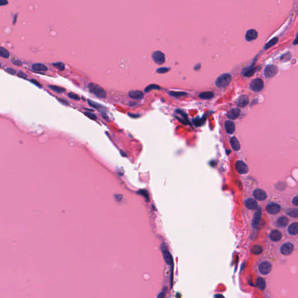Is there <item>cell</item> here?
I'll use <instances>...</instances> for the list:
<instances>
[{"mask_svg": "<svg viewBox=\"0 0 298 298\" xmlns=\"http://www.w3.org/2000/svg\"><path fill=\"white\" fill-rule=\"evenodd\" d=\"M88 87L89 89V91L96 96L97 97H99L100 98H105L107 94L105 90L101 87L100 86H99L97 84L90 83L88 85Z\"/></svg>", "mask_w": 298, "mask_h": 298, "instance_id": "6da1fadb", "label": "cell"}, {"mask_svg": "<svg viewBox=\"0 0 298 298\" xmlns=\"http://www.w3.org/2000/svg\"><path fill=\"white\" fill-rule=\"evenodd\" d=\"M232 79V76L229 73H223L219 76L215 81V85L219 88L227 87Z\"/></svg>", "mask_w": 298, "mask_h": 298, "instance_id": "7a4b0ae2", "label": "cell"}, {"mask_svg": "<svg viewBox=\"0 0 298 298\" xmlns=\"http://www.w3.org/2000/svg\"><path fill=\"white\" fill-rule=\"evenodd\" d=\"M264 87V82L260 78L253 79L250 84V89L255 92H259L261 91Z\"/></svg>", "mask_w": 298, "mask_h": 298, "instance_id": "3957f363", "label": "cell"}, {"mask_svg": "<svg viewBox=\"0 0 298 298\" xmlns=\"http://www.w3.org/2000/svg\"><path fill=\"white\" fill-rule=\"evenodd\" d=\"M152 57L155 63L159 65L163 64L165 60L164 54L160 51L153 52V53L152 54Z\"/></svg>", "mask_w": 298, "mask_h": 298, "instance_id": "277c9868", "label": "cell"}, {"mask_svg": "<svg viewBox=\"0 0 298 298\" xmlns=\"http://www.w3.org/2000/svg\"><path fill=\"white\" fill-rule=\"evenodd\" d=\"M281 207L279 205L273 203L269 204L266 207V210L268 212V213L273 215L278 214L281 211Z\"/></svg>", "mask_w": 298, "mask_h": 298, "instance_id": "5b68a950", "label": "cell"}, {"mask_svg": "<svg viewBox=\"0 0 298 298\" xmlns=\"http://www.w3.org/2000/svg\"><path fill=\"white\" fill-rule=\"evenodd\" d=\"M162 253L165 262L169 265H173V257L166 247H163L162 246Z\"/></svg>", "mask_w": 298, "mask_h": 298, "instance_id": "8992f818", "label": "cell"}, {"mask_svg": "<svg viewBox=\"0 0 298 298\" xmlns=\"http://www.w3.org/2000/svg\"><path fill=\"white\" fill-rule=\"evenodd\" d=\"M278 72V68L276 66L271 65L267 66L264 70V75L265 76L271 78L274 77Z\"/></svg>", "mask_w": 298, "mask_h": 298, "instance_id": "52a82bcc", "label": "cell"}, {"mask_svg": "<svg viewBox=\"0 0 298 298\" xmlns=\"http://www.w3.org/2000/svg\"><path fill=\"white\" fill-rule=\"evenodd\" d=\"M259 270L262 274H269L271 271V265L268 261H263L259 265Z\"/></svg>", "mask_w": 298, "mask_h": 298, "instance_id": "ba28073f", "label": "cell"}, {"mask_svg": "<svg viewBox=\"0 0 298 298\" xmlns=\"http://www.w3.org/2000/svg\"><path fill=\"white\" fill-rule=\"evenodd\" d=\"M236 170L241 174H245L248 172L247 165L242 161L239 160L235 164Z\"/></svg>", "mask_w": 298, "mask_h": 298, "instance_id": "9c48e42d", "label": "cell"}, {"mask_svg": "<svg viewBox=\"0 0 298 298\" xmlns=\"http://www.w3.org/2000/svg\"><path fill=\"white\" fill-rule=\"evenodd\" d=\"M294 246L291 243H285L281 247V252L284 255H289L293 251Z\"/></svg>", "mask_w": 298, "mask_h": 298, "instance_id": "30bf717a", "label": "cell"}, {"mask_svg": "<svg viewBox=\"0 0 298 298\" xmlns=\"http://www.w3.org/2000/svg\"><path fill=\"white\" fill-rule=\"evenodd\" d=\"M261 216V209L260 207H258L256 212L255 213L253 220H252V226L253 228H256L258 226V225L260 223V221Z\"/></svg>", "mask_w": 298, "mask_h": 298, "instance_id": "8fae6325", "label": "cell"}, {"mask_svg": "<svg viewBox=\"0 0 298 298\" xmlns=\"http://www.w3.org/2000/svg\"><path fill=\"white\" fill-rule=\"evenodd\" d=\"M245 206L249 210H256L258 209L257 201L253 199H247L245 201Z\"/></svg>", "mask_w": 298, "mask_h": 298, "instance_id": "7c38bea8", "label": "cell"}, {"mask_svg": "<svg viewBox=\"0 0 298 298\" xmlns=\"http://www.w3.org/2000/svg\"><path fill=\"white\" fill-rule=\"evenodd\" d=\"M253 196L255 198L260 201H263L267 198L266 193L261 189H256L253 192Z\"/></svg>", "mask_w": 298, "mask_h": 298, "instance_id": "4fadbf2b", "label": "cell"}, {"mask_svg": "<svg viewBox=\"0 0 298 298\" xmlns=\"http://www.w3.org/2000/svg\"><path fill=\"white\" fill-rule=\"evenodd\" d=\"M241 114V110L238 108H235L232 109L228 113L227 117L230 119H235L239 117Z\"/></svg>", "mask_w": 298, "mask_h": 298, "instance_id": "5bb4252c", "label": "cell"}, {"mask_svg": "<svg viewBox=\"0 0 298 298\" xmlns=\"http://www.w3.org/2000/svg\"><path fill=\"white\" fill-rule=\"evenodd\" d=\"M257 36H258V33L257 32V31L254 29H250V30H249L246 32L245 37H246V40L247 41H252V40L256 39Z\"/></svg>", "mask_w": 298, "mask_h": 298, "instance_id": "9a60e30c", "label": "cell"}, {"mask_svg": "<svg viewBox=\"0 0 298 298\" xmlns=\"http://www.w3.org/2000/svg\"><path fill=\"white\" fill-rule=\"evenodd\" d=\"M225 129L227 133L232 134L235 131V123L231 121H227L225 122Z\"/></svg>", "mask_w": 298, "mask_h": 298, "instance_id": "2e32d148", "label": "cell"}, {"mask_svg": "<svg viewBox=\"0 0 298 298\" xmlns=\"http://www.w3.org/2000/svg\"><path fill=\"white\" fill-rule=\"evenodd\" d=\"M129 96L133 99L139 100L143 97V93L139 90H131L129 92Z\"/></svg>", "mask_w": 298, "mask_h": 298, "instance_id": "e0dca14e", "label": "cell"}, {"mask_svg": "<svg viewBox=\"0 0 298 298\" xmlns=\"http://www.w3.org/2000/svg\"><path fill=\"white\" fill-rule=\"evenodd\" d=\"M270 238L272 241L278 242L282 238V234L278 230L273 231L270 235Z\"/></svg>", "mask_w": 298, "mask_h": 298, "instance_id": "ac0fdd59", "label": "cell"}, {"mask_svg": "<svg viewBox=\"0 0 298 298\" xmlns=\"http://www.w3.org/2000/svg\"><path fill=\"white\" fill-rule=\"evenodd\" d=\"M230 143L232 149L235 151H238L241 149V145L236 137H232L230 139Z\"/></svg>", "mask_w": 298, "mask_h": 298, "instance_id": "d6986e66", "label": "cell"}, {"mask_svg": "<svg viewBox=\"0 0 298 298\" xmlns=\"http://www.w3.org/2000/svg\"><path fill=\"white\" fill-rule=\"evenodd\" d=\"M249 103V99L246 96L242 95L240 96L237 101V105L239 107H244Z\"/></svg>", "mask_w": 298, "mask_h": 298, "instance_id": "ffe728a7", "label": "cell"}, {"mask_svg": "<svg viewBox=\"0 0 298 298\" xmlns=\"http://www.w3.org/2000/svg\"><path fill=\"white\" fill-rule=\"evenodd\" d=\"M289 222V219L286 217H281L278 219L277 221V225L278 227L284 228L285 227Z\"/></svg>", "mask_w": 298, "mask_h": 298, "instance_id": "44dd1931", "label": "cell"}, {"mask_svg": "<svg viewBox=\"0 0 298 298\" xmlns=\"http://www.w3.org/2000/svg\"><path fill=\"white\" fill-rule=\"evenodd\" d=\"M289 234L292 235H296L298 234V223H294L291 224L288 229Z\"/></svg>", "mask_w": 298, "mask_h": 298, "instance_id": "7402d4cb", "label": "cell"}, {"mask_svg": "<svg viewBox=\"0 0 298 298\" xmlns=\"http://www.w3.org/2000/svg\"><path fill=\"white\" fill-rule=\"evenodd\" d=\"M32 68L33 70L36 71H47L48 70V68L45 65L41 63H36L33 64L32 66Z\"/></svg>", "mask_w": 298, "mask_h": 298, "instance_id": "603a6c76", "label": "cell"}, {"mask_svg": "<svg viewBox=\"0 0 298 298\" xmlns=\"http://www.w3.org/2000/svg\"><path fill=\"white\" fill-rule=\"evenodd\" d=\"M87 101H88L89 104L91 107L95 108H96L97 109H99V110H101H101H103V109H105V107L104 106H103V105H101V104H100L99 103H97L94 101H93L89 99V100H87Z\"/></svg>", "mask_w": 298, "mask_h": 298, "instance_id": "cb8c5ba5", "label": "cell"}, {"mask_svg": "<svg viewBox=\"0 0 298 298\" xmlns=\"http://www.w3.org/2000/svg\"><path fill=\"white\" fill-rule=\"evenodd\" d=\"M199 97L203 99H210L214 97V94L211 91L202 92L199 95Z\"/></svg>", "mask_w": 298, "mask_h": 298, "instance_id": "d4e9b609", "label": "cell"}, {"mask_svg": "<svg viewBox=\"0 0 298 298\" xmlns=\"http://www.w3.org/2000/svg\"><path fill=\"white\" fill-rule=\"evenodd\" d=\"M256 285L260 289L263 290L265 288V282L263 278L259 277L256 281Z\"/></svg>", "mask_w": 298, "mask_h": 298, "instance_id": "484cf974", "label": "cell"}, {"mask_svg": "<svg viewBox=\"0 0 298 298\" xmlns=\"http://www.w3.org/2000/svg\"><path fill=\"white\" fill-rule=\"evenodd\" d=\"M286 213L288 215H289L291 217H293V218L298 217V209H288L286 211Z\"/></svg>", "mask_w": 298, "mask_h": 298, "instance_id": "4316f807", "label": "cell"}, {"mask_svg": "<svg viewBox=\"0 0 298 298\" xmlns=\"http://www.w3.org/2000/svg\"><path fill=\"white\" fill-rule=\"evenodd\" d=\"M49 87L52 90H53V91H55L57 93H64V92H65L66 91V90L64 88L58 86L51 85V86H49Z\"/></svg>", "mask_w": 298, "mask_h": 298, "instance_id": "83f0119b", "label": "cell"}, {"mask_svg": "<svg viewBox=\"0 0 298 298\" xmlns=\"http://www.w3.org/2000/svg\"><path fill=\"white\" fill-rule=\"evenodd\" d=\"M278 40V39L277 37H274V38L272 39L270 41H269L267 43L265 44V49H268L269 48L271 47H273L275 44H277Z\"/></svg>", "mask_w": 298, "mask_h": 298, "instance_id": "f1b7e54d", "label": "cell"}, {"mask_svg": "<svg viewBox=\"0 0 298 298\" xmlns=\"http://www.w3.org/2000/svg\"><path fill=\"white\" fill-rule=\"evenodd\" d=\"M9 55L10 54L9 51L6 49L1 47V48H0V55H1V57L7 58L9 57Z\"/></svg>", "mask_w": 298, "mask_h": 298, "instance_id": "f546056e", "label": "cell"}, {"mask_svg": "<svg viewBox=\"0 0 298 298\" xmlns=\"http://www.w3.org/2000/svg\"><path fill=\"white\" fill-rule=\"evenodd\" d=\"M252 252L255 255H259L262 252V248L259 245H255L252 247Z\"/></svg>", "mask_w": 298, "mask_h": 298, "instance_id": "4dcf8cb0", "label": "cell"}, {"mask_svg": "<svg viewBox=\"0 0 298 298\" xmlns=\"http://www.w3.org/2000/svg\"><path fill=\"white\" fill-rule=\"evenodd\" d=\"M53 65L57 67L59 71H64L65 69V65L62 62H56L53 64Z\"/></svg>", "mask_w": 298, "mask_h": 298, "instance_id": "1f68e13d", "label": "cell"}, {"mask_svg": "<svg viewBox=\"0 0 298 298\" xmlns=\"http://www.w3.org/2000/svg\"><path fill=\"white\" fill-rule=\"evenodd\" d=\"M68 96L69 98H71V99H73V100H77V101H78V100H80V97H79V96H78V95H77V94L74 93H72V92L68 93Z\"/></svg>", "mask_w": 298, "mask_h": 298, "instance_id": "d6a6232c", "label": "cell"}, {"mask_svg": "<svg viewBox=\"0 0 298 298\" xmlns=\"http://www.w3.org/2000/svg\"><path fill=\"white\" fill-rule=\"evenodd\" d=\"M85 114L90 119H93V120H96L97 119V117L95 114H94L93 113H91L90 112H88V111H86V112H85Z\"/></svg>", "mask_w": 298, "mask_h": 298, "instance_id": "836d02e7", "label": "cell"}, {"mask_svg": "<svg viewBox=\"0 0 298 298\" xmlns=\"http://www.w3.org/2000/svg\"><path fill=\"white\" fill-rule=\"evenodd\" d=\"M160 89V87L157 86V85H149L148 87H147L145 89V91H148L151 89Z\"/></svg>", "mask_w": 298, "mask_h": 298, "instance_id": "e575fe53", "label": "cell"}, {"mask_svg": "<svg viewBox=\"0 0 298 298\" xmlns=\"http://www.w3.org/2000/svg\"><path fill=\"white\" fill-rule=\"evenodd\" d=\"M170 95L173 96H183L185 95H186L185 93H181V92H170Z\"/></svg>", "mask_w": 298, "mask_h": 298, "instance_id": "d590c367", "label": "cell"}, {"mask_svg": "<svg viewBox=\"0 0 298 298\" xmlns=\"http://www.w3.org/2000/svg\"><path fill=\"white\" fill-rule=\"evenodd\" d=\"M5 71L11 75H15V73H16V70H15L14 69L12 68H6L5 69Z\"/></svg>", "mask_w": 298, "mask_h": 298, "instance_id": "8d00e7d4", "label": "cell"}, {"mask_svg": "<svg viewBox=\"0 0 298 298\" xmlns=\"http://www.w3.org/2000/svg\"><path fill=\"white\" fill-rule=\"evenodd\" d=\"M18 75V76H19V77H20L23 78V79H26V78H27V75H26V74L25 73H23V72H21V71L19 72L18 73V75Z\"/></svg>", "mask_w": 298, "mask_h": 298, "instance_id": "74e56055", "label": "cell"}, {"mask_svg": "<svg viewBox=\"0 0 298 298\" xmlns=\"http://www.w3.org/2000/svg\"><path fill=\"white\" fill-rule=\"evenodd\" d=\"M292 203L296 206H298V196H295L292 200Z\"/></svg>", "mask_w": 298, "mask_h": 298, "instance_id": "f35d334b", "label": "cell"}, {"mask_svg": "<svg viewBox=\"0 0 298 298\" xmlns=\"http://www.w3.org/2000/svg\"><path fill=\"white\" fill-rule=\"evenodd\" d=\"M30 81L31 82H32V83H33V84H35L36 86H37L39 87H40V88H41V87H42L41 85L40 84V83L38 82L37 81H36L35 79H31V80H30Z\"/></svg>", "mask_w": 298, "mask_h": 298, "instance_id": "ab89813d", "label": "cell"}, {"mask_svg": "<svg viewBox=\"0 0 298 298\" xmlns=\"http://www.w3.org/2000/svg\"><path fill=\"white\" fill-rule=\"evenodd\" d=\"M139 193L141 194L142 195H143L146 198H147V199L149 198L147 192V191H146L145 190H142V191H140L139 192Z\"/></svg>", "mask_w": 298, "mask_h": 298, "instance_id": "60d3db41", "label": "cell"}, {"mask_svg": "<svg viewBox=\"0 0 298 298\" xmlns=\"http://www.w3.org/2000/svg\"><path fill=\"white\" fill-rule=\"evenodd\" d=\"M12 62H13V64L16 65H17V66L21 65L22 64V62H21L20 61H18V60H13V61H12Z\"/></svg>", "mask_w": 298, "mask_h": 298, "instance_id": "b9f144b4", "label": "cell"}, {"mask_svg": "<svg viewBox=\"0 0 298 298\" xmlns=\"http://www.w3.org/2000/svg\"><path fill=\"white\" fill-rule=\"evenodd\" d=\"M8 3V2L7 1H6V0H1V1H0V5L1 6L7 5Z\"/></svg>", "mask_w": 298, "mask_h": 298, "instance_id": "7bdbcfd3", "label": "cell"}, {"mask_svg": "<svg viewBox=\"0 0 298 298\" xmlns=\"http://www.w3.org/2000/svg\"><path fill=\"white\" fill-rule=\"evenodd\" d=\"M58 99V100H59L61 103H63V104H66V105H68V104H68V102L67 100H64V99Z\"/></svg>", "mask_w": 298, "mask_h": 298, "instance_id": "ee69618b", "label": "cell"}, {"mask_svg": "<svg viewBox=\"0 0 298 298\" xmlns=\"http://www.w3.org/2000/svg\"><path fill=\"white\" fill-rule=\"evenodd\" d=\"M164 297H165V292H162L159 294L157 298H164Z\"/></svg>", "mask_w": 298, "mask_h": 298, "instance_id": "f6af8a7d", "label": "cell"}, {"mask_svg": "<svg viewBox=\"0 0 298 298\" xmlns=\"http://www.w3.org/2000/svg\"><path fill=\"white\" fill-rule=\"evenodd\" d=\"M293 44H294V45H297V44H298V33H297L296 37L295 40L294 41H293Z\"/></svg>", "mask_w": 298, "mask_h": 298, "instance_id": "bcb514c9", "label": "cell"}, {"mask_svg": "<svg viewBox=\"0 0 298 298\" xmlns=\"http://www.w3.org/2000/svg\"><path fill=\"white\" fill-rule=\"evenodd\" d=\"M215 298H225L223 295L221 294H217L215 296Z\"/></svg>", "mask_w": 298, "mask_h": 298, "instance_id": "7dc6e473", "label": "cell"}]
</instances>
